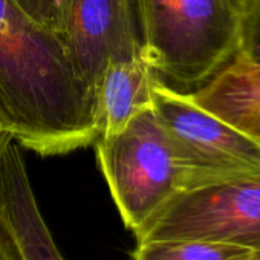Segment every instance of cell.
<instances>
[{
    "mask_svg": "<svg viewBox=\"0 0 260 260\" xmlns=\"http://www.w3.org/2000/svg\"><path fill=\"white\" fill-rule=\"evenodd\" d=\"M156 81V74L143 55L109 63L93 89L98 137L119 132L138 113L152 109Z\"/></svg>",
    "mask_w": 260,
    "mask_h": 260,
    "instance_id": "ba28073f",
    "label": "cell"
},
{
    "mask_svg": "<svg viewBox=\"0 0 260 260\" xmlns=\"http://www.w3.org/2000/svg\"><path fill=\"white\" fill-rule=\"evenodd\" d=\"M252 251L223 242L170 239L137 243L132 260H251Z\"/></svg>",
    "mask_w": 260,
    "mask_h": 260,
    "instance_id": "30bf717a",
    "label": "cell"
},
{
    "mask_svg": "<svg viewBox=\"0 0 260 260\" xmlns=\"http://www.w3.org/2000/svg\"><path fill=\"white\" fill-rule=\"evenodd\" d=\"M153 112L173 147L184 188L260 172V144L159 80Z\"/></svg>",
    "mask_w": 260,
    "mask_h": 260,
    "instance_id": "5b68a950",
    "label": "cell"
},
{
    "mask_svg": "<svg viewBox=\"0 0 260 260\" xmlns=\"http://www.w3.org/2000/svg\"><path fill=\"white\" fill-rule=\"evenodd\" d=\"M0 210L10 220L26 260H64L42 216L14 137L0 150Z\"/></svg>",
    "mask_w": 260,
    "mask_h": 260,
    "instance_id": "52a82bcc",
    "label": "cell"
},
{
    "mask_svg": "<svg viewBox=\"0 0 260 260\" xmlns=\"http://www.w3.org/2000/svg\"><path fill=\"white\" fill-rule=\"evenodd\" d=\"M61 40L93 93L109 63L143 55L135 0H74Z\"/></svg>",
    "mask_w": 260,
    "mask_h": 260,
    "instance_id": "8992f818",
    "label": "cell"
},
{
    "mask_svg": "<svg viewBox=\"0 0 260 260\" xmlns=\"http://www.w3.org/2000/svg\"><path fill=\"white\" fill-rule=\"evenodd\" d=\"M242 8H243V13H245V17L251 13V10L255 7V4L258 2V0H239Z\"/></svg>",
    "mask_w": 260,
    "mask_h": 260,
    "instance_id": "9a60e30c",
    "label": "cell"
},
{
    "mask_svg": "<svg viewBox=\"0 0 260 260\" xmlns=\"http://www.w3.org/2000/svg\"><path fill=\"white\" fill-rule=\"evenodd\" d=\"M96 158L112 199L128 231H138L184 188L173 147L153 107L124 128L98 137Z\"/></svg>",
    "mask_w": 260,
    "mask_h": 260,
    "instance_id": "3957f363",
    "label": "cell"
},
{
    "mask_svg": "<svg viewBox=\"0 0 260 260\" xmlns=\"http://www.w3.org/2000/svg\"><path fill=\"white\" fill-rule=\"evenodd\" d=\"M0 260H26L20 242L2 210H0Z\"/></svg>",
    "mask_w": 260,
    "mask_h": 260,
    "instance_id": "4fadbf2b",
    "label": "cell"
},
{
    "mask_svg": "<svg viewBox=\"0 0 260 260\" xmlns=\"http://www.w3.org/2000/svg\"><path fill=\"white\" fill-rule=\"evenodd\" d=\"M143 57L167 87L190 93L240 51L239 0H135Z\"/></svg>",
    "mask_w": 260,
    "mask_h": 260,
    "instance_id": "7a4b0ae2",
    "label": "cell"
},
{
    "mask_svg": "<svg viewBox=\"0 0 260 260\" xmlns=\"http://www.w3.org/2000/svg\"><path fill=\"white\" fill-rule=\"evenodd\" d=\"M194 104L260 144V64L237 54L204 86L190 92Z\"/></svg>",
    "mask_w": 260,
    "mask_h": 260,
    "instance_id": "9c48e42d",
    "label": "cell"
},
{
    "mask_svg": "<svg viewBox=\"0 0 260 260\" xmlns=\"http://www.w3.org/2000/svg\"><path fill=\"white\" fill-rule=\"evenodd\" d=\"M134 236L137 243L198 239L260 251V172L178 191Z\"/></svg>",
    "mask_w": 260,
    "mask_h": 260,
    "instance_id": "277c9868",
    "label": "cell"
},
{
    "mask_svg": "<svg viewBox=\"0 0 260 260\" xmlns=\"http://www.w3.org/2000/svg\"><path fill=\"white\" fill-rule=\"evenodd\" d=\"M251 260H260V251L254 252V254H252V258H251Z\"/></svg>",
    "mask_w": 260,
    "mask_h": 260,
    "instance_id": "2e32d148",
    "label": "cell"
},
{
    "mask_svg": "<svg viewBox=\"0 0 260 260\" xmlns=\"http://www.w3.org/2000/svg\"><path fill=\"white\" fill-rule=\"evenodd\" d=\"M16 2L29 17L61 37L74 0H16Z\"/></svg>",
    "mask_w": 260,
    "mask_h": 260,
    "instance_id": "8fae6325",
    "label": "cell"
},
{
    "mask_svg": "<svg viewBox=\"0 0 260 260\" xmlns=\"http://www.w3.org/2000/svg\"><path fill=\"white\" fill-rule=\"evenodd\" d=\"M0 113L17 143L40 156L93 144V93L61 37L0 0Z\"/></svg>",
    "mask_w": 260,
    "mask_h": 260,
    "instance_id": "6da1fadb",
    "label": "cell"
},
{
    "mask_svg": "<svg viewBox=\"0 0 260 260\" xmlns=\"http://www.w3.org/2000/svg\"><path fill=\"white\" fill-rule=\"evenodd\" d=\"M239 54L260 64V0L245 17Z\"/></svg>",
    "mask_w": 260,
    "mask_h": 260,
    "instance_id": "7c38bea8",
    "label": "cell"
},
{
    "mask_svg": "<svg viewBox=\"0 0 260 260\" xmlns=\"http://www.w3.org/2000/svg\"><path fill=\"white\" fill-rule=\"evenodd\" d=\"M10 137H13L11 130H10V125H8V122H7V119L4 118V115L0 113V150H2L4 144L7 143V140H8Z\"/></svg>",
    "mask_w": 260,
    "mask_h": 260,
    "instance_id": "5bb4252c",
    "label": "cell"
}]
</instances>
